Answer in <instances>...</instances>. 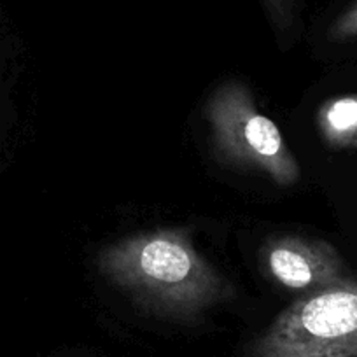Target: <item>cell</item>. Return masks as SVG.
<instances>
[{"mask_svg":"<svg viewBox=\"0 0 357 357\" xmlns=\"http://www.w3.org/2000/svg\"><path fill=\"white\" fill-rule=\"evenodd\" d=\"M98 268L123 293L167 317H195L231 294L183 229H154L111 243L98 256Z\"/></svg>","mask_w":357,"mask_h":357,"instance_id":"obj_1","label":"cell"},{"mask_svg":"<svg viewBox=\"0 0 357 357\" xmlns=\"http://www.w3.org/2000/svg\"><path fill=\"white\" fill-rule=\"evenodd\" d=\"M252 357H357V280L301 294L256 340Z\"/></svg>","mask_w":357,"mask_h":357,"instance_id":"obj_2","label":"cell"},{"mask_svg":"<svg viewBox=\"0 0 357 357\" xmlns=\"http://www.w3.org/2000/svg\"><path fill=\"white\" fill-rule=\"evenodd\" d=\"M207 118L215 147L226 160L266 174L280 186L300 181V165L279 126L259 112L243 82L219 86L208 100Z\"/></svg>","mask_w":357,"mask_h":357,"instance_id":"obj_3","label":"cell"},{"mask_svg":"<svg viewBox=\"0 0 357 357\" xmlns=\"http://www.w3.org/2000/svg\"><path fill=\"white\" fill-rule=\"evenodd\" d=\"M261 270L291 293L308 294L349 279L331 243L301 235L273 236L261 247Z\"/></svg>","mask_w":357,"mask_h":357,"instance_id":"obj_4","label":"cell"},{"mask_svg":"<svg viewBox=\"0 0 357 357\" xmlns=\"http://www.w3.org/2000/svg\"><path fill=\"white\" fill-rule=\"evenodd\" d=\"M317 130L331 149H357V93L326 100L315 116Z\"/></svg>","mask_w":357,"mask_h":357,"instance_id":"obj_5","label":"cell"},{"mask_svg":"<svg viewBox=\"0 0 357 357\" xmlns=\"http://www.w3.org/2000/svg\"><path fill=\"white\" fill-rule=\"evenodd\" d=\"M329 39L336 43L357 39V2L342 13L329 29Z\"/></svg>","mask_w":357,"mask_h":357,"instance_id":"obj_6","label":"cell"},{"mask_svg":"<svg viewBox=\"0 0 357 357\" xmlns=\"http://www.w3.org/2000/svg\"><path fill=\"white\" fill-rule=\"evenodd\" d=\"M263 4L266 6L268 13L272 15L275 23L284 26L286 23L291 22V18H293L296 0H263Z\"/></svg>","mask_w":357,"mask_h":357,"instance_id":"obj_7","label":"cell"}]
</instances>
